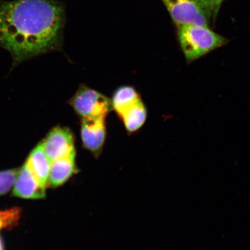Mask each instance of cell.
I'll return each instance as SVG.
<instances>
[{
    "mask_svg": "<svg viewBox=\"0 0 250 250\" xmlns=\"http://www.w3.org/2000/svg\"><path fill=\"white\" fill-rule=\"evenodd\" d=\"M76 155L65 156L51 162L48 185L52 188L63 186L78 172Z\"/></svg>",
    "mask_w": 250,
    "mask_h": 250,
    "instance_id": "ba28073f",
    "label": "cell"
},
{
    "mask_svg": "<svg viewBox=\"0 0 250 250\" xmlns=\"http://www.w3.org/2000/svg\"><path fill=\"white\" fill-rule=\"evenodd\" d=\"M71 104L83 118L105 117L112 107L107 97L85 86L78 90L72 99Z\"/></svg>",
    "mask_w": 250,
    "mask_h": 250,
    "instance_id": "277c9868",
    "label": "cell"
},
{
    "mask_svg": "<svg viewBox=\"0 0 250 250\" xmlns=\"http://www.w3.org/2000/svg\"><path fill=\"white\" fill-rule=\"evenodd\" d=\"M105 118H83L81 124V139L84 147L96 157L101 154L105 142Z\"/></svg>",
    "mask_w": 250,
    "mask_h": 250,
    "instance_id": "8992f818",
    "label": "cell"
},
{
    "mask_svg": "<svg viewBox=\"0 0 250 250\" xmlns=\"http://www.w3.org/2000/svg\"><path fill=\"white\" fill-rule=\"evenodd\" d=\"M62 9L52 0H15L0 5V46L18 60L44 52L57 40Z\"/></svg>",
    "mask_w": 250,
    "mask_h": 250,
    "instance_id": "6da1fadb",
    "label": "cell"
},
{
    "mask_svg": "<svg viewBox=\"0 0 250 250\" xmlns=\"http://www.w3.org/2000/svg\"><path fill=\"white\" fill-rule=\"evenodd\" d=\"M0 250H4V245H3L1 237H0Z\"/></svg>",
    "mask_w": 250,
    "mask_h": 250,
    "instance_id": "9a60e30c",
    "label": "cell"
},
{
    "mask_svg": "<svg viewBox=\"0 0 250 250\" xmlns=\"http://www.w3.org/2000/svg\"><path fill=\"white\" fill-rule=\"evenodd\" d=\"M178 27V37L188 63L198 60L226 44L228 40L207 26L184 24Z\"/></svg>",
    "mask_w": 250,
    "mask_h": 250,
    "instance_id": "7a4b0ae2",
    "label": "cell"
},
{
    "mask_svg": "<svg viewBox=\"0 0 250 250\" xmlns=\"http://www.w3.org/2000/svg\"><path fill=\"white\" fill-rule=\"evenodd\" d=\"M26 163L41 186L46 188L48 186L51 162L43 151L42 143L31 151Z\"/></svg>",
    "mask_w": 250,
    "mask_h": 250,
    "instance_id": "9c48e42d",
    "label": "cell"
},
{
    "mask_svg": "<svg viewBox=\"0 0 250 250\" xmlns=\"http://www.w3.org/2000/svg\"><path fill=\"white\" fill-rule=\"evenodd\" d=\"M42 145L51 162L65 156L76 155L73 137L70 131L65 128H55L46 136Z\"/></svg>",
    "mask_w": 250,
    "mask_h": 250,
    "instance_id": "5b68a950",
    "label": "cell"
},
{
    "mask_svg": "<svg viewBox=\"0 0 250 250\" xmlns=\"http://www.w3.org/2000/svg\"><path fill=\"white\" fill-rule=\"evenodd\" d=\"M146 109L141 100L127 108L120 116L126 129L130 132L139 130L145 123Z\"/></svg>",
    "mask_w": 250,
    "mask_h": 250,
    "instance_id": "30bf717a",
    "label": "cell"
},
{
    "mask_svg": "<svg viewBox=\"0 0 250 250\" xmlns=\"http://www.w3.org/2000/svg\"><path fill=\"white\" fill-rule=\"evenodd\" d=\"M45 188L41 186L26 162L18 172L13 195L24 199H42L45 198Z\"/></svg>",
    "mask_w": 250,
    "mask_h": 250,
    "instance_id": "52a82bcc",
    "label": "cell"
},
{
    "mask_svg": "<svg viewBox=\"0 0 250 250\" xmlns=\"http://www.w3.org/2000/svg\"><path fill=\"white\" fill-rule=\"evenodd\" d=\"M140 100L136 90L130 86L120 87L115 92L111 102L119 115Z\"/></svg>",
    "mask_w": 250,
    "mask_h": 250,
    "instance_id": "8fae6325",
    "label": "cell"
},
{
    "mask_svg": "<svg viewBox=\"0 0 250 250\" xmlns=\"http://www.w3.org/2000/svg\"><path fill=\"white\" fill-rule=\"evenodd\" d=\"M210 5L213 16H216L223 0H206Z\"/></svg>",
    "mask_w": 250,
    "mask_h": 250,
    "instance_id": "4fadbf2b",
    "label": "cell"
},
{
    "mask_svg": "<svg viewBox=\"0 0 250 250\" xmlns=\"http://www.w3.org/2000/svg\"><path fill=\"white\" fill-rule=\"evenodd\" d=\"M17 169L0 171V195L7 193L14 185L17 178Z\"/></svg>",
    "mask_w": 250,
    "mask_h": 250,
    "instance_id": "7c38bea8",
    "label": "cell"
},
{
    "mask_svg": "<svg viewBox=\"0 0 250 250\" xmlns=\"http://www.w3.org/2000/svg\"><path fill=\"white\" fill-rule=\"evenodd\" d=\"M5 227H8V226L4 219V213H3V212H0V229L2 228Z\"/></svg>",
    "mask_w": 250,
    "mask_h": 250,
    "instance_id": "5bb4252c",
    "label": "cell"
},
{
    "mask_svg": "<svg viewBox=\"0 0 250 250\" xmlns=\"http://www.w3.org/2000/svg\"><path fill=\"white\" fill-rule=\"evenodd\" d=\"M177 26L184 24L208 27L213 17L206 0H162Z\"/></svg>",
    "mask_w": 250,
    "mask_h": 250,
    "instance_id": "3957f363",
    "label": "cell"
}]
</instances>
